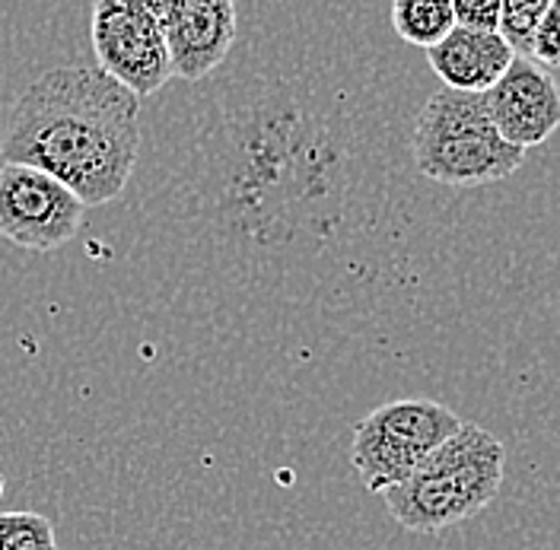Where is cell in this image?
Instances as JSON below:
<instances>
[{
	"label": "cell",
	"instance_id": "obj_1",
	"mask_svg": "<svg viewBox=\"0 0 560 550\" xmlns=\"http://www.w3.org/2000/svg\"><path fill=\"white\" fill-rule=\"evenodd\" d=\"M173 175V220L208 271L303 296L383 210L385 153L357 86L310 51L223 70Z\"/></svg>",
	"mask_w": 560,
	"mask_h": 550
},
{
	"label": "cell",
	"instance_id": "obj_2",
	"mask_svg": "<svg viewBox=\"0 0 560 550\" xmlns=\"http://www.w3.org/2000/svg\"><path fill=\"white\" fill-rule=\"evenodd\" d=\"M0 156L68 185L86 207L128 188L140 156V100L90 65L45 70L7 115Z\"/></svg>",
	"mask_w": 560,
	"mask_h": 550
},
{
	"label": "cell",
	"instance_id": "obj_3",
	"mask_svg": "<svg viewBox=\"0 0 560 550\" xmlns=\"http://www.w3.org/2000/svg\"><path fill=\"white\" fill-rule=\"evenodd\" d=\"M503 468V443L478 423H462L408 481L385 490V510L405 531L443 535L488 510L500 493Z\"/></svg>",
	"mask_w": 560,
	"mask_h": 550
},
{
	"label": "cell",
	"instance_id": "obj_4",
	"mask_svg": "<svg viewBox=\"0 0 560 550\" xmlns=\"http://www.w3.org/2000/svg\"><path fill=\"white\" fill-rule=\"evenodd\" d=\"M411 160L430 182L481 188L520 173L525 150L500 138L485 108V96L440 90L423 103L415 121Z\"/></svg>",
	"mask_w": 560,
	"mask_h": 550
},
{
	"label": "cell",
	"instance_id": "obj_5",
	"mask_svg": "<svg viewBox=\"0 0 560 550\" xmlns=\"http://www.w3.org/2000/svg\"><path fill=\"white\" fill-rule=\"evenodd\" d=\"M462 423L465 420L440 401H388L357 420L350 465L370 493L383 496L385 490L408 481L430 452L453 440Z\"/></svg>",
	"mask_w": 560,
	"mask_h": 550
},
{
	"label": "cell",
	"instance_id": "obj_6",
	"mask_svg": "<svg viewBox=\"0 0 560 550\" xmlns=\"http://www.w3.org/2000/svg\"><path fill=\"white\" fill-rule=\"evenodd\" d=\"M90 38L100 70L138 100L156 96L170 83L173 61L166 35L147 0H100L93 7Z\"/></svg>",
	"mask_w": 560,
	"mask_h": 550
},
{
	"label": "cell",
	"instance_id": "obj_7",
	"mask_svg": "<svg viewBox=\"0 0 560 550\" xmlns=\"http://www.w3.org/2000/svg\"><path fill=\"white\" fill-rule=\"evenodd\" d=\"M86 217V204L48 173L33 166H0V239L26 251L68 245Z\"/></svg>",
	"mask_w": 560,
	"mask_h": 550
},
{
	"label": "cell",
	"instance_id": "obj_8",
	"mask_svg": "<svg viewBox=\"0 0 560 550\" xmlns=\"http://www.w3.org/2000/svg\"><path fill=\"white\" fill-rule=\"evenodd\" d=\"M150 7L166 35L173 77L198 83L226 65L240 33L233 0H153Z\"/></svg>",
	"mask_w": 560,
	"mask_h": 550
},
{
	"label": "cell",
	"instance_id": "obj_9",
	"mask_svg": "<svg viewBox=\"0 0 560 550\" xmlns=\"http://www.w3.org/2000/svg\"><path fill=\"white\" fill-rule=\"evenodd\" d=\"M485 108L506 143L520 150L541 147L560 128L558 80L535 61L516 58L500 83L485 93Z\"/></svg>",
	"mask_w": 560,
	"mask_h": 550
},
{
	"label": "cell",
	"instance_id": "obj_10",
	"mask_svg": "<svg viewBox=\"0 0 560 550\" xmlns=\"http://www.w3.org/2000/svg\"><path fill=\"white\" fill-rule=\"evenodd\" d=\"M516 55L497 33L453 30L446 42L427 51V65L443 80V90L485 96L513 68Z\"/></svg>",
	"mask_w": 560,
	"mask_h": 550
},
{
	"label": "cell",
	"instance_id": "obj_11",
	"mask_svg": "<svg viewBox=\"0 0 560 550\" xmlns=\"http://www.w3.org/2000/svg\"><path fill=\"white\" fill-rule=\"evenodd\" d=\"M388 20L401 42L430 51L453 35V0H395L388 7Z\"/></svg>",
	"mask_w": 560,
	"mask_h": 550
},
{
	"label": "cell",
	"instance_id": "obj_12",
	"mask_svg": "<svg viewBox=\"0 0 560 550\" xmlns=\"http://www.w3.org/2000/svg\"><path fill=\"white\" fill-rule=\"evenodd\" d=\"M545 10H548V0H503L497 35L510 45L516 58L523 61L535 58V38H538Z\"/></svg>",
	"mask_w": 560,
	"mask_h": 550
},
{
	"label": "cell",
	"instance_id": "obj_13",
	"mask_svg": "<svg viewBox=\"0 0 560 550\" xmlns=\"http://www.w3.org/2000/svg\"><path fill=\"white\" fill-rule=\"evenodd\" d=\"M0 550H58V538L38 513H0Z\"/></svg>",
	"mask_w": 560,
	"mask_h": 550
},
{
	"label": "cell",
	"instance_id": "obj_14",
	"mask_svg": "<svg viewBox=\"0 0 560 550\" xmlns=\"http://www.w3.org/2000/svg\"><path fill=\"white\" fill-rule=\"evenodd\" d=\"M503 0H453L455 30L468 33H497Z\"/></svg>",
	"mask_w": 560,
	"mask_h": 550
},
{
	"label": "cell",
	"instance_id": "obj_15",
	"mask_svg": "<svg viewBox=\"0 0 560 550\" xmlns=\"http://www.w3.org/2000/svg\"><path fill=\"white\" fill-rule=\"evenodd\" d=\"M535 58L548 68H560V0H548L535 38Z\"/></svg>",
	"mask_w": 560,
	"mask_h": 550
},
{
	"label": "cell",
	"instance_id": "obj_16",
	"mask_svg": "<svg viewBox=\"0 0 560 550\" xmlns=\"http://www.w3.org/2000/svg\"><path fill=\"white\" fill-rule=\"evenodd\" d=\"M3 483H7V478H3V475H0V496H3Z\"/></svg>",
	"mask_w": 560,
	"mask_h": 550
}]
</instances>
